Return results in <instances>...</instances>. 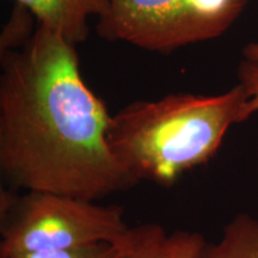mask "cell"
<instances>
[{
    "mask_svg": "<svg viewBox=\"0 0 258 258\" xmlns=\"http://www.w3.org/2000/svg\"><path fill=\"white\" fill-rule=\"evenodd\" d=\"M30 10L37 24L59 34L77 46L88 38L89 18H99L108 0H14Z\"/></svg>",
    "mask_w": 258,
    "mask_h": 258,
    "instance_id": "6",
    "label": "cell"
},
{
    "mask_svg": "<svg viewBox=\"0 0 258 258\" xmlns=\"http://www.w3.org/2000/svg\"><path fill=\"white\" fill-rule=\"evenodd\" d=\"M102 38L167 54L190 43L185 0H108L97 18Z\"/></svg>",
    "mask_w": 258,
    "mask_h": 258,
    "instance_id": "4",
    "label": "cell"
},
{
    "mask_svg": "<svg viewBox=\"0 0 258 258\" xmlns=\"http://www.w3.org/2000/svg\"><path fill=\"white\" fill-rule=\"evenodd\" d=\"M198 258H258V220L246 213L237 214L219 241H207Z\"/></svg>",
    "mask_w": 258,
    "mask_h": 258,
    "instance_id": "8",
    "label": "cell"
},
{
    "mask_svg": "<svg viewBox=\"0 0 258 258\" xmlns=\"http://www.w3.org/2000/svg\"><path fill=\"white\" fill-rule=\"evenodd\" d=\"M250 0H185L190 43L221 36L239 18Z\"/></svg>",
    "mask_w": 258,
    "mask_h": 258,
    "instance_id": "7",
    "label": "cell"
},
{
    "mask_svg": "<svg viewBox=\"0 0 258 258\" xmlns=\"http://www.w3.org/2000/svg\"><path fill=\"white\" fill-rule=\"evenodd\" d=\"M244 60L237 69L238 84L247 95L246 114L251 117L258 112V42L246 44L243 48Z\"/></svg>",
    "mask_w": 258,
    "mask_h": 258,
    "instance_id": "10",
    "label": "cell"
},
{
    "mask_svg": "<svg viewBox=\"0 0 258 258\" xmlns=\"http://www.w3.org/2000/svg\"><path fill=\"white\" fill-rule=\"evenodd\" d=\"M123 208L46 191L18 195L0 218V258L116 243L127 233Z\"/></svg>",
    "mask_w": 258,
    "mask_h": 258,
    "instance_id": "3",
    "label": "cell"
},
{
    "mask_svg": "<svg viewBox=\"0 0 258 258\" xmlns=\"http://www.w3.org/2000/svg\"><path fill=\"white\" fill-rule=\"evenodd\" d=\"M12 258H123V251L120 244L116 241L84 245L72 249L19 254Z\"/></svg>",
    "mask_w": 258,
    "mask_h": 258,
    "instance_id": "11",
    "label": "cell"
},
{
    "mask_svg": "<svg viewBox=\"0 0 258 258\" xmlns=\"http://www.w3.org/2000/svg\"><path fill=\"white\" fill-rule=\"evenodd\" d=\"M76 47L37 25L24 47L0 54V170L16 189L97 201L139 182L109 147L111 115Z\"/></svg>",
    "mask_w": 258,
    "mask_h": 258,
    "instance_id": "1",
    "label": "cell"
},
{
    "mask_svg": "<svg viewBox=\"0 0 258 258\" xmlns=\"http://www.w3.org/2000/svg\"><path fill=\"white\" fill-rule=\"evenodd\" d=\"M37 25V19L30 10L15 3L9 21L0 35V54L24 47L36 32Z\"/></svg>",
    "mask_w": 258,
    "mask_h": 258,
    "instance_id": "9",
    "label": "cell"
},
{
    "mask_svg": "<svg viewBox=\"0 0 258 258\" xmlns=\"http://www.w3.org/2000/svg\"><path fill=\"white\" fill-rule=\"evenodd\" d=\"M240 84L220 95L171 93L137 101L111 115L112 154L140 182L171 186L215 157L228 129L249 120Z\"/></svg>",
    "mask_w": 258,
    "mask_h": 258,
    "instance_id": "2",
    "label": "cell"
},
{
    "mask_svg": "<svg viewBox=\"0 0 258 258\" xmlns=\"http://www.w3.org/2000/svg\"><path fill=\"white\" fill-rule=\"evenodd\" d=\"M117 243L123 258H198L207 240L195 231L169 233L158 224H145L129 227Z\"/></svg>",
    "mask_w": 258,
    "mask_h": 258,
    "instance_id": "5",
    "label": "cell"
}]
</instances>
